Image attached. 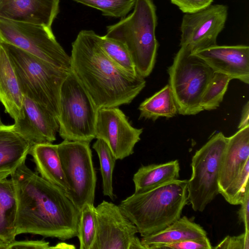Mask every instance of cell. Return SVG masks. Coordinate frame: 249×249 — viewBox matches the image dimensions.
<instances>
[{
    "label": "cell",
    "instance_id": "6da1fadb",
    "mask_svg": "<svg viewBox=\"0 0 249 249\" xmlns=\"http://www.w3.org/2000/svg\"><path fill=\"white\" fill-rule=\"evenodd\" d=\"M17 202L16 236L39 235L66 240L77 236L80 211L65 191L25 164L10 175Z\"/></svg>",
    "mask_w": 249,
    "mask_h": 249
},
{
    "label": "cell",
    "instance_id": "7a4b0ae2",
    "mask_svg": "<svg viewBox=\"0 0 249 249\" xmlns=\"http://www.w3.org/2000/svg\"><path fill=\"white\" fill-rule=\"evenodd\" d=\"M70 57L71 71L98 109L128 104L145 86L144 78L126 71L109 57L93 31L78 33Z\"/></svg>",
    "mask_w": 249,
    "mask_h": 249
},
{
    "label": "cell",
    "instance_id": "3957f363",
    "mask_svg": "<svg viewBox=\"0 0 249 249\" xmlns=\"http://www.w3.org/2000/svg\"><path fill=\"white\" fill-rule=\"evenodd\" d=\"M188 180H173L152 189L134 193L119 205L142 237L160 231L181 217L187 204Z\"/></svg>",
    "mask_w": 249,
    "mask_h": 249
},
{
    "label": "cell",
    "instance_id": "277c9868",
    "mask_svg": "<svg viewBox=\"0 0 249 249\" xmlns=\"http://www.w3.org/2000/svg\"><path fill=\"white\" fill-rule=\"evenodd\" d=\"M133 12L107 27L106 36L123 43L137 73L145 78L154 67L159 46L156 37V7L152 0H136Z\"/></svg>",
    "mask_w": 249,
    "mask_h": 249
},
{
    "label": "cell",
    "instance_id": "5b68a950",
    "mask_svg": "<svg viewBox=\"0 0 249 249\" xmlns=\"http://www.w3.org/2000/svg\"><path fill=\"white\" fill-rule=\"evenodd\" d=\"M2 43L11 58L23 95L47 109L58 120L61 87L71 71L55 68L14 46Z\"/></svg>",
    "mask_w": 249,
    "mask_h": 249
},
{
    "label": "cell",
    "instance_id": "8992f818",
    "mask_svg": "<svg viewBox=\"0 0 249 249\" xmlns=\"http://www.w3.org/2000/svg\"><path fill=\"white\" fill-rule=\"evenodd\" d=\"M98 107L71 71L60 89L59 136L64 140L89 142L95 138Z\"/></svg>",
    "mask_w": 249,
    "mask_h": 249
},
{
    "label": "cell",
    "instance_id": "52a82bcc",
    "mask_svg": "<svg viewBox=\"0 0 249 249\" xmlns=\"http://www.w3.org/2000/svg\"><path fill=\"white\" fill-rule=\"evenodd\" d=\"M168 73L178 112L190 115L203 111L200 102L214 74L212 69L191 50L180 46Z\"/></svg>",
    "mask_w": 249,
    "mask_h": 249
},
{
    "label": "cell",
    "instance_id": "ba28073f",
    "mask_svg": "<svg viewBox=\"0 0 249 249\" xmlns=\"http://www.w3.org/2000/svg\"><path fill=\"white\" fill-rule=\"evenodd\" d=\"M228 142L222 132L213 135L192 159V174L188 180V200L194 211L202 212L219 194L218 174Z\"/></svg>",
    "mask_w": 249,
    "mask_h": 249
},
{
    "label": "cell",
    "instance_id": "9c48e42d",
    "mask_svg": "<svg viewBox=\"0 0 249 249\" xmlns=\"http://www.w3.org/2000/svg\"><path fill=\"white\" fill-rule=\"evenodd\" d=\"M0 42L14 46L58 69L71 71V57L52 28L0 19Z\"/></svg>",
    "mask_w": 249,
    "mask_h": 249
},
{
    "label": "cell",
    "instance_id": "30bf717a",
    "mask_svg": "<svg viewBox=\"0 0 249 249\" xmlns=\"http://www.w3.org/2000/svg\"><path fill=\"white\" fill-rule=\"evenodd\" d=\"M58 152L69 186L67 196L79 211L87 204H93L96 176L89 142L64 140Z\"/></svg>",
    "mask_w": 249,
    "mask_h": 249
},
{
    "label": "cell",
    "instance_id": "8fae6325",
    "mask_svg": "<svg viewBox=\"0 0 249 249\" xmlns=\"http://www.w3.org/2000/svg\"><path fill=\"white\" fill-rule=\"evenodd\" d=\"M227 16L228 7L223 4L210 5L195 13L186 14L180 26V46L193 53L216 45Z\"/></svg>",
    "mask_w": 249,
    "mask_h": 249
},
{
    "label": "cell",
    "instance_id": "7c38bea8",
    "mask_svg": "<svg viewBox=\"0 0 249 249\" xmlns=\"http://www.w3.org/2000/svg\"><path fill=\"white\" fill-rule=\"evenodd\" d=\"M142 130L132 126L118 107L98 109L95 138L104 141L117 160H123L134 153V146L140 140Z\"/></svg>",
    "mask_w": 249,
    "mask_h": 249
},
{
    "label": "cell",
    "instance_id": "4fadbf2b",
    "mask_svg": "<svg viewBox=\"0 0 249 249\" xmlns=\"http://www.w3.org/2000/svg\"><path fill=\"white\" fill-rule=\"evenodd\" d=\"M97 233L92 249H128L138 232L135 224L119 206L103 200L95 207Z\"/></svg>",
    "mask_w": 249,
    "mask_h": 249
},
{
    "label": "cell",
    "instance_id": "5bb4252c",
    "mask_svg": "<svg viewBox=\"0 0 249 249\" xmlns=\"http://www.w3.org/2000/svg\"><path fill=\"white\" fill-rule=\"evenodd\" d=\"M15 131L32 145L52 143L58 132L57 119L47 109L23 95L22 116L12 124Z\"/></svg>",
    "mask_w": 249,
    "mask_h": 249
},
{
    "label": "cell",
    "instance_id": "9a60e30c",
    "mask_svg": "<svg viewBox=\"0 0 249 249\" xmlns=\"http://www.w3.org/2000/svg\"><path fill=\"white\" fill-rule=\"evenodd\" d=\"M199 57L214 72L231 79L249 83V47L247 45L219 46L217 44L192 53Z\"/></svg>",
    "mask_w": 249,
    "mask_h": 249
},
{
    "label": "cell",
    "instance_id": "2e32d148",
    "mask_svg": "<svg viewBox=\"0 0 249 249\" xmlns=\"http://www.w3.org/2000/svg\"><path fill=\"white\" fill-rule=\"evenodd\" d=\"M60 0H0V19L49 28L59 12Z\"/></svg>",
    "mask_w": 249,
    "mask_h": 249
},
{
    "label": "cell",
    "instance_id": "e0dca14e",
    "mask_svg": "<svg viewBox=\"0 0 249 249\" xmlns=\"http://www.w3.org/2000/svg\"><path fill=\"white\" fill-rule=\"evenodd\" d=\"M249 160V126L238 129L228 137L218 174L219 194H222Z\"/></svg>",
    "mask_w": 249,
    "mask_h": 249
},
{
    "label": "cell",
    "instance_id": "ac0fdd59",
    "mask_svg": "<svg viewBox=\"0 0 249 249\" xmlns=\"http://www.w3.org/2000/svg\"><path fill=\"white\" fill-rule=\"evenodd\" d=\"M23 97L11 58L0 42V102L14 121L22 116Z\"/></svg>",
    "mask_w": 249,
    "mask_h": 249
},
{
    "label": "cell",
    "instance_id": "d6986e66",
    "mask_svg": "<svg viewBox=\"0 0 249 249\" xmlns=\"http://www.w3.org/2000/svg\"><path fill=\"white\" fill-rule=\"evenodd\" d=\"M205 236L207 232L200 225L184 216L162 230L142 237L141 241L145 249H158L164 245Z\"/></svg>",
    "mask_w": 249,
    "mask_h": 249
},
{
    "label": "cell",
    "instance_id": "ffe728a7",
    "mask_svg": "<svg viewBox=\"0 0 249 249\" xmlns=\"http://www.w3.org/2000/svg\"><path fill=\"white\" fill-rule=\"evenodd\" d=\"M29 154L33 158L40 176L66 192L69 188L58 152V144L42 143L32 146Z\"/></svg>",
    "mask_w": 249,
    "mask_h": 249
},
{
    "label": "cell",
    "instance_id": "44dd1931",
    "mask_svg": "<svg viewBox=\"0 0 249 249\" xmlns=\"http://www.w3.org/2000/svg\"><path fill=\"white\" fill-rule=\"evenodd\" d=\"M32 145L12 124H0V169L17 168L25 162Z\"/></svg>",
    "mask_w": 249,
    "mask_h": 249
},
{
    "label": "cell",
    "instance_id": "7402d4cb",
    "mask_svg": "<svg viewBox=\"0 0 249 249\" xmlns=\"http://www.w3.org/2000/svg\"><path fill=\"white\" fill-rule=\"evenodd\" d=\"M179 171L177 160L164 163L142 165L133 176L134 193L146 191L178 179Z\"/></svg>",
    "mask_w": 249,
    "mask_h": 249
},
{
    "label": "cell",
    "instance_id": "603a6c76",
    "mask_svg": "<svg viewBox=\"0 0 249 249\" xmlns=\"http://www.w3.org/2000/svg\"><path fill=\"white\" fill-rule=\"evenodd\" d=\"M16 214L17 202L12 183L10 179L5 178L0 180V237L9 245L17 236Z\"/></svg>",
    "mask_w": 249,
    "mask_h": 249
},
{
    "label": "cell",
    "instance_id": "cb8c5ba5",
    "mask_svg": "<svg viewBox=\"0 0 249 249\" xmlns=\"http://www.w3.org/2000/svg\"><path fill=\"white\" fill-rule=\"evenodd\" d=\"M138 109L140 112V119L155 121L160 117L169 118L175 116L178 113V108L169 84L146 98Z\"/></svg>",
    "mask_w": 249,
    "mask_h": 249
},
{
    "label": "cell",
    "instance_id": "d4e9b609",
    "mask_svg": "<svg viewBox=\"0 0 249 249\" xmlns=\"http://www.w3.org/2000/svg\"><path fill=\"white\" fill-rule=\"evenodd\" d=\"M92 148L97 153L99 160L103 195L113 200L112 175L117 159L107 143L101 139H97Z\"/></svg>",
    "mask_w": 249,
    "mask_h": 249
},
{
    "label": "cell",
    "instance_id": "484cf974",
    "mask_svg": "<svg viewBox=\"0 0 249 249\" xmlns=\"http://www.w3.org/2000/svg\"><path fill=\"white\" fill-rule=\"evenodd\" d=\"M97 221L93 204H86L80 211L77 234L80 249H92L96 239Z\"/></svg>",
    "mask_w": 249,
    "mask_h": 249
},
{
    "label": "cell",
    "instance_id": "4316f807",
    "mask_svg": "<svg viewBox=\"0 0 249 249\" xmlns=\"http://www.w3.org/2000/svg\"><path fill=\"white\" fill-rule=\"evenodd\" d=\"M231 80L226 75L214 72L200 100V106L203 110L215 109L219 106Z\"/></svg>",
    "mask_w": 249,
    "mask_h": 249
},
{
    "label": "cell",
    "instance_id": "83f0119b",
    "mask_svg": "<svg viewBox=\"0 0 249 249\" xmlns=\"http://www.w3.org/2000/svg\"><path fill=\"white\" fill-rule=\"evenodd\" d=\"M99 40L106 53L115 63L131 74H138L131 55L123 43L106 35L99 36Z\"/></svg>",
    "mask_w": 249,
    "mask_h": 249
},
{
    "label": "cell",
    "instance_id": "f1b7e54d",
    "mask_svg": "<svg viewBox=\"0 0 249 249\" xmlns=\"http://www.w3.org/2000/svg\"><path fill=\"white\" fill-rule=\"evenodd\" d=\"M99 10L104 16L125 17L134 7L136 0H73Z\"/></svg>",
    "mask_w": 249,
    "mask_h": 249
},
{
    "label": "cell",
    "instance_id": "f546056e",
    "mask_svg": "<svg viewBox=\"0 0 249 249\" xmlns=\"http://www.w3.org/2000/svg\"><path fill=\"white\" fill-rule=\"evenodd\" d=\"M249 160L221 195L230 204L240 205L249 187Z\"/></svg>",
    "mask_w": 249,
    "mask_h": 249
},
{
    "label": "cell",
    "instance_id": "4dcf8cb0",
    "mask_svg": "<svg viewBox=\"0 0 249 249\" xmlns=\"http://www.w3.org/2000/svg\"><path fill=\"white\" fill-rule=\"evenodd\" d=\"M212 249L211 244L207 236L179 242L164 245L158 249Z\"/></svg>",
    "mask_w": 249,
    "mask_h": 249
},
{
    "label": "cell",
    "instance_id": "1f68e13d",
    "mask_svg": "<svg viewBox=\"0 0 249 249\" xmlns=\"http://www.w3.org/2000/svg\"><path fill=\"white\" fill-rule=\"evenodd\" d=\"M213 249H249V231L238 236H227Z\"/></svg>",
    "mask_w": 249,
    "mask_h": 249
},
{
    "label": "cell",
    "instance_id": "d6a6232c",
    "mask_svg": "<svg viewBox=\"0 0 249 249\" xmlns=\"http://www.w3.org/2000/svg\"><path fill=\"white\" fill-rule=\"evenodd\" d=\"M183 13L190 14L201 10L211 5L213 0H170Z\"/></svg>",
    "mask_w": 249,
    "mask_h": 249
},
{
    "label": "cell",
    "instance_id": "836d02e7",
    "mask_svg": "<svg viewBox=\"0 0 249 249\" xmlns=\"http://www.w3.org/2000/svg\"><path fill=\"white\" fill-rule=\"evenodd\" d=\"M50 243L44 239L15 240L7 249H49Z\"/></svg>",
    "mask_w": 249,
    "mask_h": 249
},
{
    "label": "cell",
    "instance_id": "e575fe53",
    "mask_svg": "<svg viewBox=\"0 0 249 249\" xmlns=\"http://www.w3.org/2000/svg\"><path fill=\"white\" fill-rule=\"evenodd\" d=\"M238 212V218L243 223L245 231H249V190L247 191Z\"/></svg>",
    "mask_w": 249,
    "mask_h": 249
},
{
    "label": "cell",
    "instance_id": "d590c367",
    "mask_svg": "<svg viewBox=\"0 0 249 249\" xmlns=\"http://www.w3.org/2000/svg\"><path fill=\"white\" fill-rule=\"evenodd\" d=\"M249 103L248 101L244 106L242 114L240 121L238 125V129H241L249 126Z\"/></svg>",
    "mask_w": 249,
    "mask_h": 249
},
{
    "label": "cell",
    "instance_id": "8d00e7d4",
    "mask_svg": "<svg viewBox=\"0 0 249 249\" xmlns=\"http://www.w3.org/2000/svg\"><path fill=\"white\" fill-rule=\"evenodd\" d=\"M128 249H145L141 241L136 235L130 240Z\"/></svg>",
    "mask_w": 249,
    "mask_h": 249
},
{
    "label": "cell",
    "instance_id": "74e56055",
    "mask_svg": "<svg viewBox=\"0 0 249 249\" xmlns=\"http://www.w3.org/2000/svg\"><path fill=\"white\" fill-rule=\"evenodd\" d=\"M16 168H6L0 169V180L7 178Z\"/></svg>",
    "mask_w": 249,
    "mask_h": 249
},
{
    "label": "cell",
    "instance_id": "f35d334b",
    "mask_svg": "<svg viewBox=\"0 0 249 249\" xmlns=\"http://www.w3.org/2000/svg\"><path fill=\"white\" fill-rule=\"evenodd\" d=\"M74 249L75 247L71 245H69L64 243H61L53 247H50V249Z\"/></svg>",
    "mask_w": 249,
    "mask_h": 249
},
{
    "label": "cell",
    "instance_id": "ab89813d",
    "mask_svg": "<svg viewBox=\"0 0 249 249\" xmlns=\"http://www.w3.org/2000/svg\"><path fill=\"white\" fill-rule=\"evenodd\" d=\"M8 245V243L0 237V249H7Z\"/></svg>",
    "mask_w": 249,
    "mask_h": 249
},
{
    "label": "cell",
    "instance_id": "60d3db41",
    "mask_svg": "<svg viewBox=\"0 0 249 249\" xmlns=\"http://www.w3.org/2000/svg\"><path fill=\"white\" fill-rule=\"evenodd\" d=\"M2 124V122H1V119H0V124Z\"/></svg>",
    "mask_w": 249,
    "mask_h": 249
}]
</instances>
